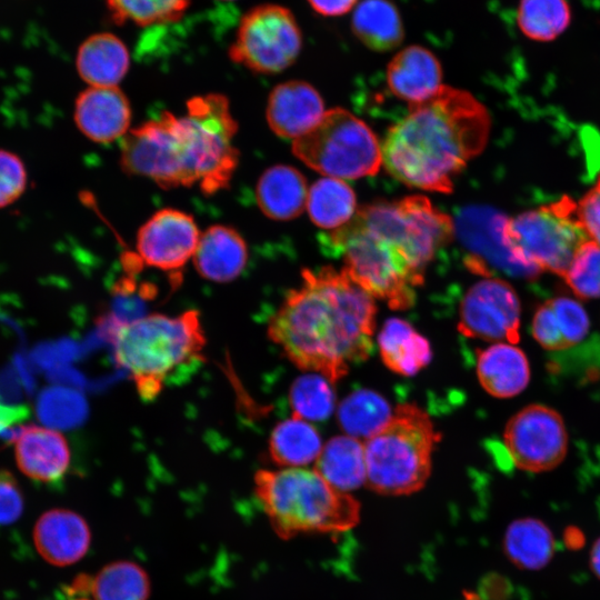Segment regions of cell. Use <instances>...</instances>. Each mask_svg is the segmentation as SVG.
Returning a JSON list of instances; mask_svg holds the SVG:
<instances>
[{
  "label": "cell",
  "instance_id": "13",
  "mask_svg": "<svg viewBox=\"0 0 600 600\" xmlns=\"http://www.w3.org/2000/svg\"><path fill=\"white\" fill-rule=\"evenodd\" d=\"M200 236L190 214L177 209H161L139 229L137 251L144 264L176 271L193 257Z\"/></svg>",
  "mask_w": 600,
  "mask_h": 600
},
{
  "label": "cell",
  "instance_id": "39",
  "mask_svg": "<svg viewBox=\"0 0 600 600\" xmlns=\"http://www.w3.org/2000/svg\"><path fill=\"white\" fill-rule=\"evenodd\" d=\"M577 206L580 220L590 240L600 247V174Z\"/></svg>",
  "mask_w": 600,
  "mask_h": 600
},
{
  "label": "cell",
  "instance_id": "23",
  "mask_svg": "<svg viewBox=\"0 0 600 600\" xmlns=\"http://www.w3.org/2000/svg\"><path fill=\"white\" fill-rule=\"evenodd\" d=\"M308 192L302 173L287 164L268 168L256 187L257 203L262 213L279 221L299 217L307 207Z\"/></svg>",
  "mask_w": 600,
  "mask_h": 600
},
{
  "label": "cell",
  "instance_id": "32",
  "mask_svg": "<svg viewBox=\"0 0 600 600\" xmlns=\"http://www.w3.org/2000/svg\"><path fill=\"white\" fill-rule=\"evenodd\" d=\"M337 416L346 434L364 441L390 420L392 411L381 394L359 389L342 400Z\"/></svg>",
  "mask_w": 600,
  "mask_h": 600
},
{
  "label": "cell",
  "instance_id": "24",
  "mask_svg": "<svg viewBox=\"0 0 600 600\" xmlns=\"http://www.w3.org/2000/svg\"><path fill=\"white\" fill-rule=\"evenodd\" d=\"M129 63L126 44L108 32L86 39L76 58L77 71L90 87H117L127 74Z\"/></svg>",
  "mask_w": 600,
  "mask_h": 600
},
{
  "label": "cell",
  "instance_id": "33",
  "mask_svg": "<svg viewBox=\"0 0 600 600\" xmlns=\"http://www.w3.org/2000/svg\"><path fill=\"white\" fill-rule=\"evenodd\" d=\"M571 21L566 0H521L518 24L524 36L537 41H549L562 33Z\"/></svg>",
  "mask_w": 600,
  "mask_h": 600
},
{
  "label": "cell",
  "instance_id": "15",
  "mask_svg": "<svg viewBox=\"0 0 600 600\" xmlns=\"http://www.w3.org/2000/svg\"><path fill=\"white\" fill-rule=\"evenodd\" d=\"M324 112L323 100L310 83L290 80L272 89L266 116L277 136L296 140L312 130Z\"/></svg>",
  "mask_w": 600,
  "mask_h": 600
},
{
  "label": "cell",
  "instance_id": "5",
  "mask_svg": "<svg viewBox=\"0 0 600 600\" xmlns=\"http://www.w3.org/2000/svg\"><path fill=\"white\" fill-rule=\"evenodd\" d=\"M112 333L114 361L144 400L154 399L177 370L204 359L207 340L197 310L136 318L120 322Z\"/></svg>",
  "mask_w": 600,
  "mask_h": 600
},
{
  "label": "cell",
  "instance_id": "7",
  "mask_svg": "<svg viewBox=\"0 0 600 600\" xmlns=\"http://www.w3.org/2000/svg\"><path fill=\"white\" fill-rule=\"evenodd\" d=\"M440 438L422 408L413 403L398 404L390 420L363 441L366 483L387 496L420 490L430 477L432 452Z\"/></svg>",
  "mask_w": 600,
  "mask_h": 600
},
{
  "label": "cell",
  "instance_id": "14",
  "mask_svg": "<svg viewBox=\"0 0 600 600\" xmlns=\"http://www.w3.org/2000/svg\"><path fill=\"white\" fill-rule=\"evenodd\" d=\"M506 220L503 214L492 209L474 208L464 212L460 229L464 242L473 251L468 266L486 276H489L487 271L492 267L512 277L537 278L541 270L523 264L506 247Z\"/></svg>",
  "mask_w": 600,
  "mask_h": 600
},
{
  "label": "cell",
  "instance_id": "19",
  "mask_svg": "<svg viewBox=\"0 0 600 600\" xmlns=\"http://www.w3.org/2000/svg\"><path fill=\"white\" fill-rule=\"evenodd\" d=\"M387 83L390 91L409 106L421 103L443 86L441 64L427 48L409 46L389 62Z\"/></svg>",
  "mask_w": 600,
  "mask_h": 600
},
{
  "label": "cell",
  "instance_id": "2",
  "mask_svg": "<svg viewBox=\"0 0 600 600\" xmlns=\"http://www.w3.org/2000/svg\"><path fill=\"white\" fill-rule=\"evenodd\" d=\"M373 299L343 268L303 269L271 316L268 337L299 369L334 383L372 351Z\"/></svg>",
  "mask_w": 600,
  "mask_h": 600
},
{
  "label": "cell",
  "instance_id": "40",
  "mask_svg": "<svg viewBox=\"0 0 600 600\" xmlns=\"http://www.w3.org/2000/svg\"><path fill=\"white\" fill-rule=\"evenodd\" d=\"M310 6L323 16H341L349 12L358 0H308Z\"/></svg>",
  "mask_w": 600,
  "mask_h": 600
},
{
  "label": "cell",
  "instance_id": "25",
  "mask_svg": "<svg viewBox=\"0 0 600 600\" xmlns=\"http://www.w3.org/2000/svg\"><path fill=\"white\" fill-rule=\"evenodd\" d=\"M380 356L393 372L411 377L431 361L430 342L408 321L388 319L378 336Z\"/></svg>",
  "mask_w": 600,
  "mask_h": 600
},
{
  "label": "cell",
  "instance_id": "16",
  "mask_svg": "<svg viewBox=\"0 0 600 600\" xmlns=\"http://www.w3.org/2000/svg\"><path fill=\"white\" fill-rule=\"evenodd\" d=\"M11 442L20 471L37 481L61 479L70 464V449L62 433L37 424L18 426Z\"/></svg>",
  "mask_w": 600,
  "mask_h": 600
},
{
  "label": "cell",
  "instance_id": "4",
  "mask_svg": "<svg viewBox=\"0 0 600 600\" xmlns=\"http://www.w3.org/2000/svg\"><path fill=\"white\" fill-rule=\"evenodd\" d=\"M491 121L471 93L442 86L430 99L409 106L381 143L382 166L411 188L449 193L454 178L484 149Z\"/></svg>",
  "mask_w": 600,
  "mask_h": 600
},
{
  "label": "cell",
  "instance_id": "35",
  "mask_svg": "<svg viewBox=\"0 0 600 600\" xmlns=\"http://www.w3.org/2000/svg\"><path fill=\"white\" fill-rule=\"evenodd\" d=\"M111 19L117 23L132 22L152 26L179 19L190 0H104Z\"/></svg>",
  "mask_w": 600,
  "mask_h": 600
},
{
  "label": "cell",
  "instance_id": "18",
  "mask_svg": "<svg viewBox=\"0 0 600 600\" xmlns=\"http://www.w3.org/2000/svg\"><path fill=\"white\" fill-rule=\"evenodd\" d=\"M33 542L47 562L66 567L86 556L91 543V531L79 513L52 509L38 519L33 529Z\"/></svg>",
  "mask_w": 600,
  "mask_h": 600
},
{
  "label": "cell",
  "instance_id": "37",
  "mask_svg": "<svg viewBox=\"0 0 600 600\" xmlns=\"http://www.w3.org/2000/svg\"><path fill=\"white\" fill-rule=\"evenodd\" d=\"M28 186L23 160L14 152L0 148V209L14 203Z\"/></svg>",
  "mask_w": 600,
  "mask_h": 600
},
{
  "label": "cell",
  "instance_id": "6",
  "mask_svg": "<svg viewBox=\"0 0 600 600\" xmlns=\"http://www.w3.org/2000/svg\"><path fill=\"white\" fill-rule=\"evenodd\" d=\"M253 480L256 497L280 538L344 531L359 521V502L332 487L314 469H262Z\"/></svg>",
  "mask_w": 600,
  "mask_h": 600
},
{
  "label": "cell",
  "instance_id": "10",
  "mask_svg": "<svg viewBox=\"0 0 600 600\" xmlns=\"http://www.w3.org/2000/svg\"><path fill=\"white\" fill-rule=\"evenodd\" d=\"M301 48L302 34L292 12L279 4H260L241 18L229 57L253 72L272 74L290 67Z\"/></svg>",
  "mask_w": 600,
  "mask_h": 600
},
{
  "label": "cell",
  "instance_id": "28",
  "mask_svg": "<svg viewBox=\"0 0 600 600\" xmlns=\"http://www.w3.org/2000/svg\"><path fill=\"white\" fill-rule=\"evenodd\" d=\"M268 449L277 466L301 468L316 461L322 447L317 429L307 420L292 416L273 428Z\"/></svg>",
  "mask_w": 600,
  "mask_h": 600
},
{
  "label": "cell",
  "instance_id": "17",
  "mask_svg": "<svg viewBox=\"0 0 600 600\" xmlns=\"http://www.w3.org/2000/svg\"><path fill=\"white\" fill-rule=\"evenodd\" d=\"M131 108L118 87H89L76 99L74 122L90 140L109 143L128 133Z\"/></svg>",
  "mask_w": 600,
  "mask_h": 600
},
{
  "label": "cell",
  "instance_id": "21",
  "mask_svg": "<svg viewBox=\"0 0 600 600\" xmlns=\"http://www.w3.org/2000/svg\"><path fill=\"white\" fill-rule=\"evenodd\" d=\"M589 318L573 299L557 297L544 301L534 312L531 330L547 350H563L581 342L588 334Z\"/></svg>",
  "mask_w": 600,
  "mask_h": 600
},
{
  "label": "cell",
  "instance_id": "36",
  "mask_svg": "<svg viewBox=\"0 0 600 600\" xmlns=\"http://www.w3.org/2000/svg\"><path fill=\"white\" fill-rule=\"evenodd\" d=\"M581 299L600 297V247L589 240L574 256L562 277Z\"/></svg>",
  "mask_w": 600,
  "mask_h": 600
},
{
  "label": "cell",
  "instance_id": "26",
  "mask_svg": "<svg viewBox=\"0 0 600 600\" xmlns=\"http://www.w3.org/2000/svg\"><path fill=\"white\" fill-rule=\"evenodd\" d=\"M314 470L340 491L359 488L367 482L363 441L348 434L331 438L316 459Z\"/></svg>",
  "mask_w": 600,
  "mask_h": 600
},
{
  "label": "cell",
  "instance_id": "27",
  "mask_svg": "<svg viewBox=\"0 0 600 600\" xmlns=\"http://www.w3.org/2000/svg\"><path fill=\"white\" fill-rule=\"evenodd\" d=\"M354 36L369 49L389 51L403 40L400 13L389 0H363L351 20Z\"/></svg>",
  "mask_w": 600,
  "mask_h": 600
},
{
  "label": "cell",
  "instance_id": "30",
  "mask_svg": "<svg viewBox=\"0 0 600 600\" xmlns=\"http://www.w3.org/2000/svg\"><path fill=\"white\" fill-rule=\"evenodd\" d=\"M503 546L508 558L516 566L538 570L551 560L556 542L550 529L542 521L523 518L509 526Z\"/></svg>",
  "mask_w": 600,
  "mask_h": 600
},
{
  "label": "cell",
  "instance_id": "20",
  "mask_svg": "<svg viewBox=\"0 0 600 600\" xmlns=\"http://www.w3.org/2000/svg\"><path fill=\"white\" fill-rule=\"evenodd\" d=\"M192 258L202 278L213 282H229L243 271L248 248L237 230L216 224L201 233Z\"/></svg>",
  "mask_w": 600,
  "mask_h": 600
},
{
  "label": "cell",
  "instance_id": "41",
  "mask_svg": "<svg viewBox=\"0 0 600 600\" xmlns=\"http://www.w3.org/2000/svg\"><path fill=\"white\" fill-rule=\"evenodd\" d=\"M590 564L593 573L600 578V538L594 542L591 549Z\"/></svg>",
  "mask_w": 600,
  "mask_h": 600
},
{
  "label": "cell",
  "instance_id": "11",
  "mask_svg": "<svg viewBox=\"0 0 600 600\" xmlns=\"http://www.w3.org/2000/svg\"><path fill=\"white\" fill-rule=\"evenodd\" d=\"M503 443L517 468L542 472L553 469L563 460L568 436L563 420L556 410L531 404L510 419L504 429Z\"/></svg>",
  "mask_w": 600,
  "mask_h": 600
},
{
  "label": "cell",
  "instance_id": "22",
  "mask_svg": "<svg viewBox=\"0 0 600 600\" xmlns=\"http://www.w3.org/2000/svg\"><path fill=\"white\" fill-rule=\"evenodd\" d=\"M477 376L489 394L510 398L528 386L530 367L521 349L497 342L477 351Z\"/></svg>",
  "mask_w": 600,
  "mask_h": 600
},
{
  "label": "cell",
  "instance_id": "3",
  "mask_svg": "<svg viewBox=\"0 0 600 600\" xmlns=\"http://www.w3.org/2000/svg\"><path fill=\"white\" fill-rule=\"evenodd\" d=\"M236 132L224 96L193 97L184 116L164 111L130 130L123 137L120 164L166 189L198 186L212 194L227 188L238 166Z\"/></svg>",
  "mask_w": 600,
  "mask_h": 600
},
{
  "label": "cell",
  "instance_id": "31",
  "mask_svg": "<svg viewBox=\"0 0 600 600\" xmlns=\"http://www.w3.org/2000/svg\"><path fill=\"white\" fill-rule=\"evenodd\" d=\"M93 600H148L151 581L138 563L118 560L102 567L90 581Z\"/></svg>",
  "mask_w": 600,
  "mask_h": 600
},
{
  "label": "cell",
  "instance_id": "38",
  "mask_svg": "<svg viewBox=\"0 0 600 600\" xmlns=\"http://www.w3.org/2000/svg\"><path fill=\"white\" fill-rule=\"evenodd\" d=\"M23 511L22 492L16 478L0 470V526L17 521Z\"/></svg>",
  "mask_w": 600,
  "mask_h": 600
},
{
  "label": "cell",
  "instance_id": "8",
  "mask_svg": "<svg viewBox=\"0 0 600 600\" xmlns=\"http://www.w3.org/2000/svg\"><path fill=\"white\" fill-rule=\"evenodd\" d=\"M590 240L568 196L507 218L503 241L523 264L563 277L580 248Z\"/></svg>",
  "mask_w": 600,
  "mask_h": 600
},
{
  "label": "cell",
  "instance_id": "34",
  "mask_svg": "<svg viewBox=\"0 0 600 600\" xmlns=\"http://www.w3.org/2000/svg\"><path fill=\"white\" fill-rule=\"evenodd\" d=\"M331 382L323 376L310 372L298 377L289 390V402L293 414L307 421H322L334 408Z\"/></svg>",
  "mask_w": 600,
  "mask_h": 600
},
{
  "label": "cell",
  "instance_id": "29",
  "mask_svg": "<svg viewBox=\"0 0 600 600\" xmlns=\"http://www.w3.org/2000/svg\"><path fill=\"white\" fill-rule=\"evenodd\" d=\"M307 210L317 227L333 231L347 224L356 214L354 191L342 179L321 178L309 189Z\"/></svg>",
  "mask_w": 600,
  "mask_h": 600
},
{
  "label": "cell",
  "instance_id": "9",
  "mask_svg": "<svg viewBox=\"0 0 600 600\" xmlns=\"http://www.w3.org/2000/svg\"><path fill=\"white\" fill-rule=\"evenodd\" d=\"M292 152L309 168L342 180L374 176L382 166L373 131L342 108L327 110L312 130L293 140Z\"/></svg>",
  "mask_w": 600,
  "mask_h": 600
},
{
  "label": "cell",
  "instance_id": "12",
  "mask_svg": "<svg viewBox=\"0 0 600 600\" xmlns=\"http://www.w3.org/2000/svg\"><path fill=\"white\" fill-rule=\"evenodd\" d=\"M520 302L510 283L487 278L469 288L459 308L458 330L492 342L519 341Z\"/></svg>",
  "mask_w": 600,
  "mask_h": 600
},
{
  "label": "cell",
  "instance_id": "1",
  "mask_svg": "<svg viewBox=\"0 0 600 600\" xmlns=\"http://www.w3.org/2000/svg\"><path fill=\"white\" fill-rule=\"evenodd\" d=\"M453 236L450 216L429 198L412 194L359 208L326 243L360 287L391 309L406 310L413 306L427 266Z\"/></svg>",
  "mask_w": 600,
  "mask_h": 600
}]
</instances>
